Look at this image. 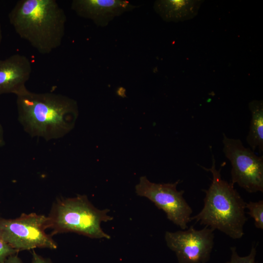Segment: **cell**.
<instances>
[{
  "instance_id": "6da1fadb",
  "label": "cell",
  "mask_w": 263,
  "mask_h": 263,
  "mask_svg": "<svg viewBox=\"0 0 263 263\" xmlns=\"http://www.w3.org/2000/svg\"><path fill=\"white\" fill-rule=\"evenodd\" d=\"M18 119L33 137L58 139L74 127L78 115L76 101L52 93H35L27 90L17 95Z\"/></svg>"
},
{
  "instance_id": "7a4b0ae2",
  "label": "cell",
  "mask_w": 263,
  "mask_h": 263,
  "mask_svg": "<svg viewBox=\"0 0 263 263\" xmlns=\"http://www.w3.org/2000/svg\"><path fill=\"white\" fill-rule=\"evenodd\" d=\"M19 37L39 54L48 55L61 45L66 15L55 0H19L8 14Z\"/></svg>"
},
{
  "instance_id": "3957f363",
  "label": "cell",
  "mask_w": 263,
  "mask_h": 263,
  "mask_svg": "<svg viewBox=\"0 0 263 263\" xmlns=\"http://www.w3.org/2000/svg\"><path fill=\"white\" fill-rule=\"evenodd\" d=\"M210 168L201 166L212 173L211 183L205 192L204 205L202 210L191 217L201 225L218 230L233 239H239L244 235V226L247 220L245 216V204L234 184L222 179L221 169L216 168L212 154Z\"/></svg>"
},
{
  "instance_id": "277c9868",
  "label": "cell",
  "mask_w": 263,
  "mask_h": 263,
  "mask_svg": "<svg viewBox=\"0 0 263 263\" xmlns=\"http://www.w3.org/2000/svg\"><path fill=\"white\" fill-rule=\"evenodd\" d=\"M110 211L95 207L86 195L58 198L47 216L48 228L52 230L51 235L74 232L93 239H110L101 227L102 222L113 219Z\"/></svg>"
},
{
  "instance_id": "5b68a950",
  "label": "cell",
  "mask_w": 263,
  "mask_h": 263,
  "mask_svg": "<svg viewBox=\"0 0 263 263\" xmlns=\"http://www.w3.org/2000/svg\"><path fill=\"white\" fill-rule=\"evenodd\" d=\"M48 218L36 213H22L13 219L0 218V238L18 251L36 248H57V244L45 232Z\"/></svg>"
},
{
  "instance_id": "8992f818",
  "label": "cell",
  "mask_w": 263,
  "mask_h": 263,
  "mask_svg": "<svg viewBox=\"0 0 263 263\" xmlns=\"http://www.w3.org/2000/svg\"><path fill=\"white\" fill-rule=\"evenodd\" d=\"M223 151L231 165V183L249 193L263 192V156H258L239 139L223 133Z\"/></svg>"
},
{
  "instance_id": "52a82bcc",
  "label": "cell",
  "mask_w": 263,
  "mask_h": 263,
  "mask_svg": "<svg viewBox=\"0 0 263 263\" xmlns=\"http://www.w3.org/2000/svg\"><path fill=\"white\" fill-rule=\"evenodd\" d=\"M180 183L178 180L174 183H155L142 176L135 189L137 195L150 200L164 211L168 219L185 230L191 221L192 209L183 196L185 191L177 189Z\"/></svg>"
},
{
  "instance_id": "ba28073f",
  "label": "cell",
  "mask_w": 263,
  "mask_h": 263,
  "mask_svg": "<svg viewBox=\"0 0 263 263\" xmlns=\"http://www.w3.org/2000/svg\"><path fill=\"white\" fill-rule=\"evenodd\" d=\"M214 231L207 226L197 230L192 225L186 230L166 231L165 240L178 263H206L214 246Z\"/></svg>"
},
{
  "instance_id": "9c48e42d",
  "label": "cell",
  "mask_w": 263,
  "mask_h": 263,
  "mask_svg": "<svg viewBox=\"0 0 263 263\" xmlns=\"http://www.w3.org/2000/svg\"><path fill=\"white\" fill-rule=\"evenodd\" d=\"M137 7L128 1L122 0H73L71 4V9L77 16L90 19L101 27Z\"/></svg>"
},
{
  "instance_id": "30bf717a",
  "label": "cell",
  "mask_w": 263,
  "mask_h": 263,
  "mask_svg": "<svg viewBox=\"0 0 263 263\" xmlns=\"http://www.w3.org/2000/svg\"><path fill=\"white\" fill-rule=\"evenodd\" d=\"M31 73V61L24 55L16 54L0 59V95L23 93Z\"/></svg>"
},
{
  "instance_id": "8fae6325",
  "label": "cell",
  "mask_w": 263,
  "mask_h": 263,
  "mask_svg": "<svg viewBox=\"0 0 263 263\" xmlns=\"http://www.w3.org/2000/svg\"><path fill=\"white\" fill-rule=\"evenodd\" d=\"M202 2L198 0H158L153 8L166 22L183 21L194 17Z\"/></svg>"
},
{
  "instance_id": "7c38bea8",
  "label": "cell",
  "mask_w": 263,
  "mask_h": 263,
  "mask_svg": "<svg viewBox=\"0 0 263 263\" xmlns=\"http://www.w3.org/2000/svg\"><path fill=\"white\" fill-rule=\"evenodd\" d=\"M251 113L249 131L246 142L253 151L258 149L263 152V100H253L248 104Z\"/></svg>"
},
{
  "instance_id": "4fadbf2b",
  "label": "cell",
  "mask_w": 263,
  "mask_h": 263,
  "mask_svg": "<svg viewBox=\"0 0 263 263\" xmlns=\"http://www.w3.org/2000/svg\"><path fill=\"white\" fill-rule=\"evenodd\" d=\"M245 208L248 210L247 213L254 219L255 227L263 229V201L246 203Z\"/></svg>"
},
{
  "instance_id": "5bb4252c",
  "label": "cell",
  "mask_w": 263,
  "mask_h": 263,
  "mask_svg": "<svg viewBox=\"0 0 263 263\" xmlns=\"http://www.w3.org/2000/svg\"><path fill=\"white\" fill-rule=\"evenodd\" d=\"M230 250L231 252L230 259L226 263H257L255 262L257 251L254 245L252 246L249 254L246 256H239L235 246L231 247Z\"/></svg>"
},
{
  "instance_id": "9a60e30c",
  "label": "cell",
  "mask_w": 263,
  "mask_h": 263,
  "mask_svg": "<svg viewBox=\"0 0 263 263\" xmlns=\"http://www.w3.org/2000/svg\"><path fill=\"white\" fill-rule=\"evenodd\" d=\"M18 252L0 238V263H3L9 256L17 254Z\"/></svg>"
},
{
  "instance_id": "2e32d148",
  "label": "cell",
  "mask_w": 263,
  "mask_h": 263,
  "mask_svg": "<svg viewBox=\"0 0 263 263\" xmlns=\"http://www.w3.org/2000/svg\"><path fill=\"white\" fill-rule=\"evenodd\" d=\"M31 263H52V262L50 259L43 258L33 250Z\"/></svg>"
},
{
  "instance_id": "e0dca14e",
  "label": "cell",
  "mask_w": 263,
  "mask_h": 263,
  "mask_svg": "<svg viewBox=\"0 0 263 263\" xmlns=\"http://www.w3.org/2000/svg\"><path fill=\"white\" fill-rule=\"evenodd\" d=\"M2 263H22V262L16 254L9 256Z\"/></svg>"
},
{
  "instance_id": "ac0fdd59",
  "label": "cell",
  "mask_w": 263,
  "mask_h": 263,
  "mask_svg": "<svg viewBox=\"0 0 263 263\" xmlns=\"http://www.w3.org/2000/svg\"><path fill=\"white\" fill-rule=\"evenodd\" d=\"M5 145V141L3 136V130L1 125L0 124V147H3Z\"/></svg>"
},
{
  "instance_id": "d6986e66",
  "label": "cell",
  "mask_w": 263,
  "mask_h": 263,
  "mask_svg": "<svg viewBox=\"0 0 263 263\" xmlns=\"http://www.w3.org/2000/svg\"><path fill=\"white\" fill-rule=\"evenodd\" d=\"M2 38V29H1V24L0 22V44L1 42Z\"/></svg>"
}]
</instances>
